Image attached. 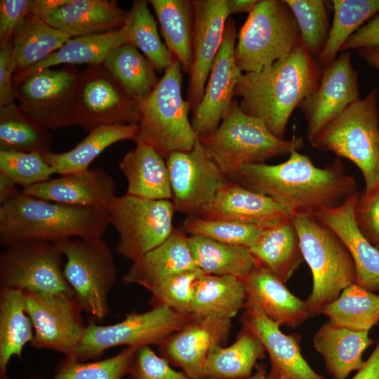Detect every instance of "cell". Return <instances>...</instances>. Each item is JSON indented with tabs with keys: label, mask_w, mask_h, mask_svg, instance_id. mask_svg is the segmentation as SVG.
Here are the masks:
<instances>
[{
	"label": "cell",
	"mask_w": 379,
	"mask_h": 379,
	"mask_svg": "<svg viewBox=\"0 0 379 379\" xmlns=\"http://www.w3.org/2000/svg\"><path fill=\"white\" fill-rule=\"evenodd\" d=\"M230 180L273 198L291 216H315L320 210L338 206L358 192L354 178L345 172L338 159L321 168L297 150L279 164H245Z\"/></svg>",
	"instance_id": "cell-1"
},
{
	"label": "cell",
	"mask_w": 379,
	"mask_h": 379,
	"mask_svg": "<svg viewBox=\"0 0 379 379\" xmlns=\"http://www.w3.org/2000/svg\"><path fill=\"white\" fill-rule=\"evenodd\" d=\"M321 71L302 43L288 56L258 72L244 73L234 95L246 114L260 119L276 137L284 139L293 110L314 91Z\"/></svg>",
	"instance_id": "cell-2"
},
{
	"label": "cell",
	"mask_w": 379,
	"mask_h": 379,
	"mask_svg": "<svg viewBox=\"0 0 379 379\" xmlns=\"http://www.w3.org/2000/svg\"><path fill=\"white\" fill-rule=\"evenodd\" d=\"M109 224L107 209L59 204L22 191L0 205V242L4 247L27 239L56 243L72 237L102 239Z\"/></svg>",
	"instance_id": "cell-3"
},
{
	"label": "cell",
	"mask_w": 379,
	"mask_h": 379,
	"mask_svg": "<svg viewBox=\"0 0 379 379\" xmlns=\"http://www.w3.org/2000/svg\"><path fill=\"white\" fill-rule=\"evenodd\" d=\"M198 140L229 180L245 164L265 163L303 146L302 138L276 137L260 119L244 112L237 100L219 126Z\"/></svg>",
	"instance_id": "cell-4"
},
{
	"label": "cell",
	"mask_w": 379,
	"mask_h": 379,
	"mask_svg": "<svg viewBox=\"0 0 379 379\" xmlns=\"http://www.w3.org/2000/svg\"><path fill=\"white\" fill-rule=\"evenodd\" d=\"M182 71L180 62L171 56L153 91L139 102L135 142L152 147L165 159L172 152L192 149L198 140L188 118L190 105L182 96Z\"/></svg>",
	"instance_id": "cell-5"
},
{
	"label": "cell",
	"mask_w": 379,
	"mask_h": 379,
	"mask_svg": "<svg viewBox=\"0 0 379 379\" xmlns=\"http://www.w3.org/2000/svg\"><path fill=\"white\" fill-rule=\"evenodd\" d=\"M297 230L304 260L312 275L311 293L305 300L310 316L339 297L356 281L352 256L340 238L314 215L291 216Z\"/></svg>",
	"instance_id": "cell-6"
},
{
	"label": "cell",
	"mask_w": 379,
	"mask_h": 379,
	"mask_svg": "<svg viewBox=\"0 0 379 379\" xmlns=\"http://www.w3.org/2000/svg\"><path fill=\"white\" fill-rule=\"evenodd\" d=\"M378 91L351 103L310 142L315 149L347 159L361 171L367 191L379 183Z\"/></svg>",
	"instance_id": "cell-7"
},
{
	"label": "cell",
	"mask_w": 379,
	"mask_h": 379,
	"mask_svg": "<svg viewBox=\"0 0 379 379\" xmlns=\"http://www.w3.org/2000/svg\"><path fill=\"white\" fill-rule=\"evenodd\" d=\"M237 39L235 61L245 73L261 71L302 44L297 22L284 0H258Z\"/></svg>",
	"instance_id": "cell-8"
},
{
	"label": "cell",
	"mask_w": 379,
	"mask_h": 379,
	"mask_svg": "<svg viewBox=\"0 0 379 379\" xmlns=\"http://www.w3.org/2000/svg\"><path fill=\"white\" fill-rule=\"evenodd\" d=\"M55 244L66 258L64 275L83 312L102 321L109 313L107 298L117 277L111 248L102 239H69Z\"/></svg>",
	"instance_id": "cell-9"
},
{
	"label": "cell",
	"mask_w": 379,
	"mask_h": 379,
	"mask_svg": "<svg viewBox=\"0 0 379 379\" xmlns=\"http://www.w3.org/2000/svg\"><path fill=\"white\" fill-rule=\"evenodd\" d=\"M192 318L191 314L177 312L164 305H156L147 312H132L113 324L99 325L92 319L86 326L74 360L88 361L119 345L138 348L158 345Z\"/></svg>",
	"instance_id": "cell-10"
},
{
	"label": "cell",
	"mask_w": 379,
	"mask_h": 379,
	"mask_svg": "<svg viewBox=\"0 0 379 379\" xmlns=\"http://www.w3.org/2000/svg\"><path fill=\"white\" fill-rule=\"evenodd\" d=\"M107 210L109 223L119 237L116 251L132 262L162 244L175 230L172 200H152L125 194L116 196Z\"/></svg>",
	"instance_id": "cell-11"
},
{
	"label": "cell",
	"mask_w": 379,
	"mask_h": 379,
	"mask_svg": "<svg viewBox=\"0 0 379 379\" xmlns=\"http://www.w3.org/2000/svg\"><path fill=\"white\" fill-rule=\"evenodd\" d=\"M64 255L51 241L27 239L0 255V288L75 295L63 272Z\"/></svg>",
	"instance_id": "cell-12"
},
{
	"label": "cell",
	"mask_w": 379,
	"mask_h": 379,
	"mask_svg": "<svg viewBox=\"0 0 379 379\" xmlns=\"http://www.w3.org/2000/svg\"><path fill=\"white\" fill-rule=\"evenodd\" d=\"M81 74L75 65L39 71L14 86L18 105L48 130L78 126L76 98Z\"/></svg>",
	"instance_id": "cell-13"
},
{
	"label": "cell",
	"mask_w": 379,
	"mask_h": 379,
	"mask_svg": "<svg viewBox=\"0 0 379 379\" xmlns=\"http://www.w3.org/2000/svg\"><path fill=\"white\" fill-rule=\"evenodd\" d=\"M25 308L34 328L31 346L74 359L85 331L83 312L75 295L24 291Z\"/></svg>",
	"instance_id": "cell-14"
},
{
	"label": "cell",
	"mask_w": 379,
	"mask_h": 379,
	"mask_svg": "<svg viewBox=\"0 0 379 379\" xmlns=\"http://www.w3.org/2000/svg\"><path fill=\"white\" fill-rule=\"evenodd\" d=\"M76 115L78 126L89 132L103 125L138 124L140 105L102 64L91 65L81 71Z\"/></svg>",
	"instance_id": "cell-15"
},
{
	"label": "cell",
	"mask_w": 379,
	"mask_h": 379,
	"mask_svg": "<svg viewBox=\"0 0 379 379\" xmlns=\"http://www.w3.org/2000/svg\"><path fill=\"white\" fill-rule=\"evenodd\" d=\"M175 211L197 215L229 180L199 140L192 149L174 152L166 159Z\"/></svg>",
	"instance_id": "cell-16"
},
{
	"label": "cell",
	"mask_w": 379,
	"mask_h": 379,
	"mask_svg": "<svg viewBox=\"0 0 379 379\" xmlns=\"http://www.w3.org/2000/svg\"><path fill=\"white\" fill-rule=\"evenodd\" d=\"M237 29L228 19L222 45L212 64L203 98L192 112L191 124L197 138L213 132L230 112L237 84L244 74L234 58Z\"/></svg>",
	"instance_id": "cell-17"
},
{
	"label": "cell",
	"mask_w": 379,
	"mask_h": 379,
	"mask_svg": "<svg viewBox=\"0 0 379 379\" xmlns=\"http://www.w3.org/2000/svg\"><path fill=\"white\" fill-rule=\"evenodd\" d=\"M359 98V77L352 65L350 53L340 52L333 62L321 70L317 88L298 106L306 120L307 140L310 142Z\"/></svg>",
	"instance_id": "cell-18"
},
{
	"label": "cell",
	"mask_w": 379,
	"mask_h": 379,
	"mask_svg": "<svg viewBox=\"0 0 379 379\" xmlns=\"http://www.w3.org/2000/svg\"><path fill=\"white\" fill-rule=\"evenodd\" d=\"M232 326V319L215 315L192 317L158 345L160 356L190 379H206L208 355L214 347L225 344Z\"/></svg>",
	"instance_id": "cell-19"
},
{
	"label": "cell",
	"mask_w": 379,
	"mask_h": 379,
	"mask_svg": "<svg viewBox=\"0 0 379 379\" xmlns=\"http://www.w3.org/2000/svg\"><path fill=\"white\" fill-rule=\"evenodd\" d=\"M192 64L187 100L194 111L201 102L213 60L222 45L230 16L227 0H194Z\"/></svg>",
	"instance_id": "cell-20"
},
{
	"label": "cell",
	"mask_w": 379,
	"mask_h": 379,
	"mask_svg": "<svg viewBox=\"0 0 379 379\" xmlns=\"http://www.w3.org/2000/svg\"><path fill=\"white\" fill-rule=\"evenodd\" d=\"M197 215L206 220L235 222L262 228L277 225L291 218L289 210L273 198L230 180Z\"/></svg>",
	"instance_id": "cell-21"
},
{
	"label": "cell",
	"mask_w": 379,
	"mask_h": 379,
	"mask_svg": "<svg viewBox=\"0 0 379 379\" xmlns=\"http://www.w3.org/2000/svg\"><path fill=\"white\" fill-rule=\"evenodd\" d=\"M241 324L253 332L267 352L269 379H326L317 373L301 354L298 335H286L257 306H245Z\"/></svg>",
	"instance_id": "cell-22"
},
{
	"label": "cell",
	"mask_w": 379,
	"mask_h": 379,
	"mask_svg": "<svg viewBox=\"0 0 379 379\" xmlns=\"http://www.w3.org/2000/svg\"><path fill=\"white\" fill-rule=\"evenodd\" d=\"M21 191L28 196L72 206L108 209L116 197V184L102 169L94 168L51 178Z\"/></svg>",
	"instance_id": "cell-23"
},
{
	"label": "cell",
	"mask_w": 379,
	"mask_h": 379,
	"mask_svg": "<svg viewBox=\"0 0 379 379\" xmlns=\"http://www.w3.org/2000/svg\"><path fill=\"white\" fill-rule=\"evenodd\" d=\"M359 193L338 206L320 210L315 217L332 229L347 248L355 267V284L375 293L379 292V250L355 224L354 207Z\"/></svg>",
	"instance_id": "cell-24"
},
{
	"label": "cell",
	"mask_w": 379,
	"mask_h": 379,
	"mask_svg": "<svg viewBox=\"0 0 379 379\" xmlns=\"http://www.w3.org/2000/svg\"><path fill=\"white\" fill-rule=\"evenodd\" d=\"M245 306L258 307L270 319L295 328L310 316L305 301L293 295L286 284L267 269L257 265L241 279Z\"/></svg>",
	"instance_id": "cell-25"
},
{
	"label": "cell",
	"mask_w": 379,
	"mask_h": 379,
	"mask_svg": "<svg viewBox=\"0 0 379 379\" xmlns=\"http://www.w3.org/2000/svg\"><path fill=\"white\" fill-rule=\"evenodd\" d=\"M186 233L175 228L162 244L133 262L123 276L126 284H137L151 292L166 278L199 269L192 255Z\"/></svg>",
	"instance_id": "cell-26"
},
{
	"label": "cell",
	"mask_w": 379,
	"mask_h": 379,
	"mask_svg": "<svg viewBox=\"0 0 379 379\" xmlns=\"http://www.w3.org/2000/svg\"><path fill=\"white\" fill-rule=\"evenodd\" d=\"M127 16L114 0H67L43 20L74 38L120 29Z\"/></svg>",
	"instance_id": "cell-27"
},
{
	"label": "cell",
	"mask_w": 379,
	"mask_h": 379,
	"mask_svg": "<svg viewBox=\"0 0 379 379\" xmlns=\"http://www.w3.org/2000/svg\"><path fill=\"white\" fill-rule=\"evenodd\" d=\"M368 333L351 331L329 320L315 332L313 347L323 357L332 379H346L362 366L363 353L374 343Z\"/></svg>",
	"instance_id": "cell-28"
},
{
	"label": "cell",
	"mask_w": 379,
	"mask_h": 379,
	"mask_svg": "<svg viewBox=\"0 0 379 379\" xmlns=\"http://www.w3.org/2000/svg\"><path fill=\"white\" fill-rule=\"evenodd\" d=\"M119 168L128 182L126 194L152 200H172L166 159L152 147L136 142L135 147L120 161Z\"/></svg>",
	"instance_id": "cell-29"
},
{
	"label": "cell",
	"mask_w": 379,
	"mask_h": 379,
	"mask_svg": "<svg viewBox=\"0 0 379 379\" xmlns=\"http://www.w3.org/2000/svg\"><path fill=\"white\" fill-rule=\"evenodd\" d=\"M249 250L258 265L285 284L304 261L299 236L291 218L265 228Z\"/></svg>",
	"instance_id": "cell-30"
},
{
	"label": "cell",
	"mask_w": 379,
	"mask_h": 379,
	"mask_svg": "<svg viewBox=\"0 0 379 379\" xmlns=\"http://www.w3.org/2000/svg\"><path fill=\"white\" fill-rule=\"evenodd\" d=\"M138 124L103 125L88 132V135L72 149L43 155L45 161L60 175L78 174L89 169V166L104 150L122 140H135Z\"/></svg>",
	"instance_id": "cell-31"
},
{
	"label": "cell",
	"mask_w": 379,
	"mask_h": 379,
	"mask_svg": "<svg viewBox=\"0 0 379 379\" xmlns=\"http://www.w3.org/2000/svg\"><path fill=\"white\" fill-rule=\"evenodd\" d=\"M124 44H127L124 27L109 32L72 38L44 60L14 74L13 85L39 71L58 65H101L115 48Z\"/></svg>",
	"instance_id": "cell-32"
},
{
	"label": "cell",
	"mask_w": 379,
	"mask_h": 379,
	"mask_svg": "<svg viewBox=\"0 0 379 379\" xmlns=\"http://www.w3.org/2000/svg\"><path fill=\"white\" fill-rule=\"evenodd\" d=\"M34 328L25 308L24 291L0 288V379H8V366L13 356L22 358L31 343Z\"/></svg>",
	"instance_id": "cell-33"
},
{
	"label": "cell",
	"mask_w": 379,
	"mask_h": 379,
	"mask_svg": "<svg viewBox=\"0 0 379 379\" xmlns=\"http://www.w3.org/2000/svg\"><path fill=\"white\" fill-rule=\"evenodd\" d=\"M259 338L241 326L232 345L217 346L208 354L205 364L206 379H247L258 360L265 357Z\"/></svg>",
	"instance_id": "cell-34"
},
{
	"label": "cell",
	"mask_w": 379,
	"mask_h": 379,
	"mask_svg": "<svg viewBox=\"0 0 379 379\" xmlns=\"http://www.w3.org/2000/svg\"><path fill=\"white\" fill-rule=\"evenodd\" d=\"M161 35L171 56L189 73L192 64L194 2L191 0H150Z\"/></svg>",
	"instance_id": "cell-35"
},
{
	"label": "cell",
	"mask_w": 379,
	"mask_h": 379,
	"mask_svg": "<svg viewBox=\"0 0 379 379\" xmlns=\"http://www.w3.org/2000/svg\"><path fill=\"white\" fill-rule=\"evenodd\" d=\"M241 279L227 275L202 274L197 280L192 304V317L215 315L232 319L244 307Z\"/></svg>",
	"instance_id": "cell-36"
},
{
	"label": "cell",
	"mask_w": 379,
	"mask_h": 379,
	"mask_svg": "<svg viewBox=\"0 0 379 379\" xmlns=\"http://www.w3.org/2000/svg\"><path fill=\"white\" fill-rule=\"evenodd\" d=\"M197 267L205 274L246 277L258 265L248 248L221 243L200 235L187 237Z\"/></svg>",
	"instance_id": "cell-37"
},
{
	"label": "cell",
	"mask_w": 379,
	"mask_h": 379,
	"mask_svg": "<svg viewBox=\"0 0 379 379\" xmlns=\"http://www.w3.org/2000/svg\"><path fill=\"white\" fill-rule=\"evenodd\" d=\"M72 38L44 20L26 18L11 40L15 74L25 71L44 60Z\"/></svg>",
	"instance_id": "cell-38"
},
{
	"label": "cell",
	"mask_w": 379,
	"mask_h": 379,
	"mask_svg": "<svg viewBox=\"0 0 379 379\" xmlns=\"http://www.w3.org/2000/svg\"><path fill=\"white\" fill-rule=\"evenodd\" d=\"M102 65L138 102L151 93L159 80L149 60L130 44L115 48Z\"/></svg>",
	"instance_id": "cell-39"
},
{
	"label": "cell",
	"mask_w": 379,
	"mask_h": 379,
	"mask_svg": "<svg viewBox=\"0 0 379 379\" xmlns=\"http://www.w3.org/2000/svg\"><path fill=\"white\" fill-rule=\"evenodd\" d=\"M333 324L357 332H369L379 323V294L355 283L319 312Z\"/></svg>",
	"instance_id": "cell-40"
},
{
	"label": "cell",
	"mask_w": 379,
	"mask_h": 379,
	"mask_svg": "<svg viewBox=\"0 0 379 379\" xmlns=\"http://www.w3.org/2000/svg\"><path fill=\"white\" fill-rule=\"evenodd\" d=\"M52 135L42 124L15 102L0 107V146L2 150L51 152Z\"/></svg>",
	"instance_id": "cell-41"
},
{
	"label": "cell",
	"mask_w": 379,
	"mask_h": 379,
	"mask_svg": "<svg viewBox=\"0 0 379 379\" xmlns=\"http://www.w3.org/2000/svg\"><path fill=\"white\" fill-rule=\"evenodd\" d=\"M333 19L325 46L316 58L324 69L337 58L346 41L379 13V0H333Z\"/></svg>",
	"instance_id": "cell-42"
},
{
	"label": "cell",
	"mask_w": 379,
	"mask_h": 379,
	"mask_svg": "<svg viewBox=\"0 0 379 379\" xmlns=\"http://www.w3.org/2000/svg\"><path fill=\"white\" fill-rule=\"evenodd\" d=\"M127 44L138 49L152 63L156 72H164L171 56L161 39L157 22L148 8L146 0L133 1L128 11L124 26Z\"/></svg>",
	"instance_id": "cell-43"
},
{
	"label": "cell",
	"mask_w": 379,
	"mask_h": 379,
	"mask_svg": "<svg viewBox=\"0 0 379 379\" xmlns=\"http://www.w3.org/2000/svg\"><path fill=\"white\" fill-rule=\"evenodd\" d=\"M138 347H126L117 354L92 362L64 358L51 379H121L127 375ZM30 379H45L31 377Z\"/></svg>",
	"instance_id": "cell-44"
},
{
	"label": "cell",
	"mask_w": 379,
	"mask_h": 379,
	"mask_svg": "<svg viewBox=\"0 0 379 379\" xmlns=\"http://www.w3.org/2000/svg\"><path fill=\"white\" fill-rule=\"evenodd\" d=\"M297 22L302 43L317 58L331 29L326 2L324 0H284Z\"/></svg>",
	"instance_id": "cell-45"
},
{
	"label": "cell",
	"mask_w": 379,
	"mask_h": 379,
	"mask_svg": "<svg viewBox=\"0 0 379 379\" xmlns=\"http://www.w3.org/2000/svg\"><path fill=\"white\" fill-rule=\"evenodd\" d=\"M186 234L200 235L235 246L251 248L265 228L225 220L204 219L199 215L187 216L180 227Z\"/></svg>",
	"instance_id": "cell-46"
},
{
	"label": "cell",
	"mask_w": 379,
	"mask_h": 379,
	"mask_svg": "<svg viewBox=\"0 0 379 379\" xmlns=\"http://www.w3.org/2000/svg\"><path fill=\"white\" fill-rule=\"evenodd\" d=\"M0 173L25 189L51 179L55 171L41 154L0 149Z\"/></svg>",
	"instance_id": "cell-47"
},
{
	"label": "cell",
	"mask_w": 379,
	"mask_h": 379,
	"mask_svg": "<svg viewBox=\"0 0 379 379\" xmlns=\"http://www.w3.org/2000/svg\"><path fill=\"white\" fill-rule=\"evenodd\" d=\"M205 274L200 269L172 275L152 291V305H164L177 312L191 314L198 279Z\"/></svg>",
	"instance_id": "cell-48"
},
{
	"label": "cell",
	"mask_w": 379,
	"mask_h": 379,
	"mask_svg": "<svg viewBox=\"0 0 379 379\" xmlns=\"http://www.w3.org/2000/svg\"><path fill=\"white\" fill-rule=\"evenodd\" d=\"M127 375V379H190L183 371L173 369L149 346L137 349Z\"/></svg>",
	"instance_id": "cell-49"
},
{
	"label": "cell",
	"mask_w": 379,
	"mask_h": 379,
	"mask_svg": "<svg viewBox=\"0 0 379 379\" xmlns=\"http://www.w3.org/2000/svg\"><path fill=\"white\" fill-rule=\"evenodd\" d=\"M355 224L373 245L379 242V183L359 193L354 207Z\"/></svg>",
	"instance_id": "cell-50"
},
{
	"label": "cell",
	"mask_w": 379,
	"mask_h": 379,
	"mask_svg": "<svg viewBox=\"0 0 379 379\" xmlns=\"http://www.w3.org/2000/svg\"><path fill=\"white\" fill-rule=\"evenodd\" d=\"M32 0L0 1V47L12 40L14 33L30 14Z\"/></svg>",
	"instance_id": "cell-51"
},
{
	"label": "cell",
	"mask_w": 379,
	"mask_h": 379,
	"mask_svg": "<svg viewBox=\"0 0 379 379\" xmlns=\"http://www.w3.org/2000/svg\"><path fill=\"white\" fill-rule=\"evenodd\" d=\"M15 72L11 41L0 47V107L15 102Z\"/></svg>",
	"instance_id": "cell-52"
},
{
	"label": "cell",
	"mask_w": 379,
	"mask_h": 379,
	"mask_svg": "<svg viewBox=\"0 0 379 379\" xmlns=\"http://www.w3.org/2000/svg\"><path fill=\"white\" fill-rule=\"evenodd\" d=\"M362 48H379V13L357 29L343 44L340 53Z\"/></svg>",
	"instance_id": "cell-53"
},
{
	"label": "cell",
	"mask_w": 379,
	"mask_h": 379,
	"mask_svg": "<svg viewBox=\"0 0 379 379\" xmlns=\"http://www.w3.org/2000/svg\"><path fill=\"white\" fill-rule=\"evenodd\" d=\"M352 379H379V337L371 354Z\"/></svg>",
	"instance_id": "cell-54"
},
{
	"label": "cell",
	"mask_w": 379,
	"mask_h": 379,
	"mask_svg": "<svg viewBox=\"0 0 379 379\" xmlns=\"http://www.w3.org/2000/svg\"><path fill=\"white\" fill-rule=\"evenodd\" d=\"M66 1L67 0H32L30 14L28 17L43 20L51 11L64 4Z\"/></svg>",
	"instance_id": "cell-55"
},
{
	"label": "cell",
	"mask_w": 379,
	"mask_h": 379,
	"mask_svg": "<svg viewBox=\"0 0 379 379\" xmlns=\"http://www.w3.org/2000/svg\"><path fill=\"white\" fill-rule=\"evenodd\" d=\"M20 192L15 184L0 173V205L15 197Z\"/></svg>",
	"instance_id": "cell-56"
},
{
	"label": "cell",
	"mask_w": 379,
	"mask_h": 379,
	"mask_svg": "<svg viewBox=\"0 0 379 379\" xmlns=\"http://www.w3.org/2000/svg\"><path fill=\"white\" fill-rule=\"evenodd\" d=\"M258 0H227L229 15L248 13L253 10Z\"/></svg>",
	"instance_id": "cell-57"
},
{
	"label": "cell",
	"mask_w": 379,
	"mask_h": 379,
	"mask_svg": "<svg viewBox=\"0 0 379 379\" xmlns=\"http://www.w3.org/2000/svg\"><path fill=\"white\" fill-rule=\"evenodd\" d=\"M357 51L366 62L379 70V48H362Z\"/></svg>",
	"instance_id": "cell-58"
},
{
	"label": "cell",
	"mask_w": 379,
	"mask_h": 379,
	"mask_svg": "<svg viewBox=\"0 0 379 379\" xmlns=\"http://www.w3.org/2000/svg\"><path fill=\"white\" fill-rule=\"evenodd\" d=\"M255 372L247 379H269L267 376L266 366L262 364H258Z\"/></svg>",
	"instance_id": "cell-59"
},
{
	"label": "cell",
	"mask_w": 379,
	"mask_h": 379,
	"mask_svg": "<svg viewBox=\"0 0 379 379\" xmlns=\"http://www.w3.org/2000/svg\"><path fill=\"white\" fill-rule=\"evenodd\" d=\"M375 246H376V248L379 250V242H378V244Z\"/></svg>",
	"instance_id": "cell-60"
}]
</instances>
